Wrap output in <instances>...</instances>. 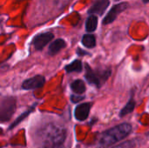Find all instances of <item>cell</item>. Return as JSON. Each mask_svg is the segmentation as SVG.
Listing matches in <instances>:
<instances>
[{"label": "cell", "mask_w": 149, "mask_h": 148, "mask_svg": "<svg viewBox=\"0 0 149 148\" xmlns=\"http://www.w3.org/2000/svg\"><path fill=\"white\" fill-rule=\"evenodd\" d=\"M66 131L64 127L50 124L44 127L40 133L42 148H52L64 146Z\"/></svg>", "instance_id": "obj_1"}, {"label": "cell", "mask_w": 149, "mask_h": 148, "mask_svg": "<svg viewBox=\"0 0 149 148\" xmlns=\"http://www.w3.org/2000/svg\"><path fill=\"white\" fill-rule=\"evenodd\" d=\"M132 131V126L130 124L123 123L113 128H111L104 132L99 140L100 148H107L116 142L125 139Z\"/></svg>", "instance_id": "obj_2"}, {"label": "cell", "mask_w": 149, "mask_h": 148, "mask_svg": "<svg viewBox=\"0 0 149 148\" xmlns=\"http://www.w3.org/2000/svg\"><path fill=\"white\" fill-rule=\"evenodd\" d=\"M16 99L13 97H2L0 100V123L10 120L16 110Z\"/></svg>", "instance_id": "obj_3"}, {"label": "cell", "mask_w": 149, "mask_h": 148, "mask_svg": "<svg viewBox=\"0 0 149 148\" xmlns=\"http://www.w3.org/2000/svg\"><path fill=\"white\" fill-rule=\"evenodd\" d=\"M86 79L87 80V82L89 84H92V85H97L98 87L100 86V84H101V79L103 80H106L107 79V77L109 76V73H107V71H104V72H101L100 74L96 73L95 72H93L89 65H86Z\"/></svg>", "instance_id": "obj_4"}, {"label": "cell", "mask_w": 149, "mask_h": 148, "mask_svg": "<svg viewBox=\"0 0 149 148\" xmlns=\"http://www.w3.org/2000/svg\"><path fill=\"white\" fill-rule=\"evenodd\" d=\"M127 7H128V3H120L115 4V5L109 10V12L107 14V16H106L105 18L103 19L102 24H103L104 25H107V24H109L113 23V22L117 18V17H118L122 11H124Z\"/></svg>", "instance_id": "obj_5"}, {"label": "cell", "mask_w": 149, "mask_h": 148, "mask_svg": "<svg viewBox=\"0 0 149 148\" xmlns=\"http://www.w3.org/2000/svg\"><path fill=\"white\" fill-rule=\"evenodd\" d=\"M45 83V79L43 76L38 75L24 80L22 84V88L24 90H33L42 87Z\"/></svg>", "instance_id": "obj_6"}, {"label": "cell", "mask_w": 149, "mask_h": 148, "mask_svg": "<svg viewBox=\"0 0 149 148\" xmlns=\"http://www.w3.org/2000/svg\"><path fill=\"white\" fill-rule=\"evenodd\" d=\"M109 0H93L88 13L91 15H103L109 5Z\"/></svg>", "instance_id": "obj_7"}, {"label": "cell", "mask_w": 149, "mask_h": 148, "mask_svg": "<svg viewBox=\"0 0 149 148\" xmlns=\"http://www.w3.org/2000/svg\"><path fill=\"white\" fill-rule=\"evenodd\" d=\"M53 38V34L51 32H45L36 36L33 39V45L36 50H42L52 39Z\"/></svg>", "instance_id": "obj_8"}, {"label": "cell", "mask_w": 149, "mask_h": 148, "mask_svg": "<svg viewBox=\"0 0 149 148\" xmlns=\"http://www.w3.org/2000/svg\"><path fill=\"white\" fill-rule=\"evenodd\" d=\"M90 109H91V104L90 103H84V104L78 106L74 111L75 118L79 121L86 120L89 116Z\"/></svg>", "instance_id": "obj_9"}, {"label": "cell", "mask_w": 149, "mask_h": 148, "mask_svg": "<svg viewBox=\"0 0 149 148\" xmlns=\"http://www.w3.org/2000/svg\"><path fill=\"white\" fill-rule=\"evenodd\" d=\"M65 47V40H63L62 38L56 39L49 46V50H48L49 54L50 55H55L60 50H62Z\"/></svg>", "instance_id": "obj_10"}, {"label": "cell", "mask_w": 149, "mask_h": 148, "mask_svg": "<svg viewBox=\"0 0 149 148\" xmlns=\"http://www.w3.org/2000/svg\"><path fill=\"white\" fill-rule=\"evenodd\" d=\"M98 26V17L95 15H90L86 21V30L87 32H93Z\"/></svg>", "instance_id": "obj_11"}, {"label": "cell", "mask_w": 149, "mask_h": 148, "mask_svg": "<svg viewBox=\"0 0 149 148\" xmlns=\"http://www.w3.org/2000/svg\"><path fill=\"white\" fill-rule=\"evenodd\" d=\"M82 44L87 48H93L96 45V38L93 34H86L82 38Z\"/></svg>", "instance_id": "obj_12"}, {"label": "cell", "mask_w": 149, "mask_h": 148, "mask_svg": "<svg viewBox=\"0 0 149 148\" xmlns=\"http://www.w3.org/2000/svg\"><path fill=\"white\" fill-rule=\"evenodd\" d=\"M71 89L75 93L80 94V93H83L86 91V85H85V84H84V82L82 80L78 79V80H75V81H73L72 83Z\"/></svg>", "instance_id": "obj_13"}, {"label": "cell", "mask_w": 149, "mask_h": 148, "mask_svg": "<svg viewBox=\"0 0 149 148\" xmlns=\"http://www.w3.org/2000/svg\"><path fill=\"white\" fill-rule=\"evenodd\" d=\"M65 71L67 72H81L82 70V63L80 60H74L73 62H72L70 65L65 66Z\"/></svg>", "instance_id": "obj_14"}, {"label": "cell", "mask_w": 149, "mask_h": 148, "mask_svg": "<svg viewBox=\"0 0 149 148\" xmlns=\"http://www.w3.org/2000/svg\"><path fill=\"white\" fill-rule=\"evenodd\" d=\"M34 107H35V105H33V106H32L31 107H30L26 112H24L21 116H19V117H18V118H17V120H16L11 124V126H10V129H11V128H13V127L17 126V125H18V124H19V123H20V122H21V121H22L25 117H27V116H28V115L32 112V110L34 109Z\"/></svg>", "instance_id": "obj_15"}, {"label": "cell", "mask_w": 149, "mask_h": 148, "mask_svg": "<svg viewBox=\"0 0 149 148\" xmlns=\"http://www.w3.org/2000/svg\"><path fill=\"white\" fill-rule=\"evenodd\" d=\"M134 106H135V103H134V101L133 99H131V100L127 103V105L120 111V116H125V115H127V113H130L131 112H133Z\"/></svg>", "instance_id": "obj_16"}, {"label": "cell", "mask_w": 149, "mask_h": 148, "mask_svg": "<svg viewBox=\"0 0 149 148\" xmlns=\"http://www.w3.org/2000/svg\"><path fill=\"white\" fill-rule=\"evenodd\" d=\"M71 99H72V102L76 103V102H79V101L82 100V99H84V97H81V96H74V95H72V96L71 97Z\"/></svg>", "instance_id": "obj_17"}, {"label": "cell", "mask_w": 149, "mask_h": 148, "mask_svg": "<svg viewBox=\"0 0 149 148\" xmlns=\"http://www.w3.org/2000/svg\"><path fill=\"white\" fill-rule=\"evenodd\" d=\"M52 148H65L64 146H60V147H52Z\"/></svg>", "instance_id": "obj_18"}, {"label": "cell", "mask_w": 149, "mask_h": 148, "mask_svg": "<svg viewBox=\"0 0 149 148\" xmlns=\"http://www.w3.org/2000/svg\"><path fill=\"white\" fill-rule=\"evenodd\" d=\"M143 3H149V0H143Z\"/></svg>", "instance_id": "obj_19"}, {"label": "cell", "mask_w": 149, "mask_h": 148, "mask_svg": "<svg viewBox=\"0 0 149 148\" xmlns=\"http://www.w3.org/2000/svg\"><path fill=\"white\" fill-rule=\"evenodd\" d=\"M1 99H2V96L0 95V100H1Z\"/></svg>", "instance_id": "obj_20"}, {"label": "cell", "mask_w": 149, "mask_h": 148, "mask_svg": "<svg viewBox=\"0 0 149 148\" xmlns=\"http://www.w3.org/2000/svg\"><path fill=\"white\" fill-rule=\"evenodd\" d=\"M148 138H149V133H148Z\"/></svg>", "instance_id": "obj_21"}, {"label": "cell", "mask_w": 149, "mask_h": 148, "mask_svg": "<svg viewBox=\"0 0 149 148\" xmlns=\"http://www.w3.org/2000/svg\"><path fill=\"white\" fill-rule=\"evenodd\" d=\"M114 1H120V0H114Z\"/></svg>", "instance_id": "obj_22"}]
</instances>
